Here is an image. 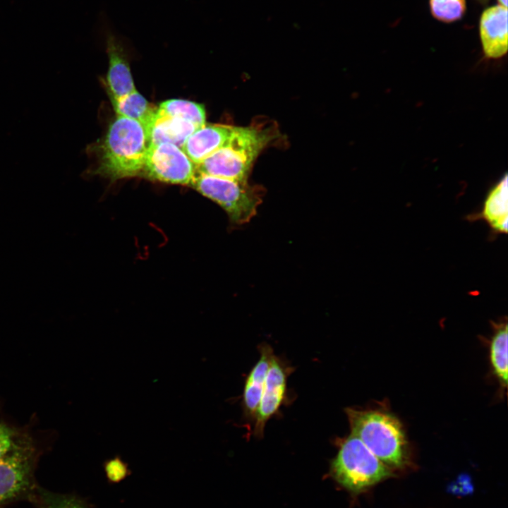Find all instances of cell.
I'll use <instances>...</instances> for the list:
<instances>
[{
  "label": "cell",
  "instance_id": "1",
  "mask_svg": "<svg viewBox=\"0 0 508 508\" xmlns=\"http://www.w3.org/2000/svg\"><path fill=\"white\" fill-rule=\"evenodd\" d=\"M275 136L270 126H234L224 145L195 164V171L247 181L254 161Z\"/></svg>",
  "mask_w": 508,
  "mask_h": 508
},
{
  "label": "cell",
  "instance_id": "2",
  "mask_svg": "<svg viewBox=\"0 0 508 508\" xmlns=\"http://www.w3.org/2000/svg\"><path fill=\"white\" fill-rule=\"evenodd\" d=\"M147 146L143 126L117 116L110 124L102 145L96 174L111 181L140 176Z\"/></svg>",
  "mask_w": 508,
  "mask_h": 508
},
{
  "label": "cell",
  "instance_id": "3",
  "mask_svg": "<svg viewBox=\"0 0 508 508\" xmlns=\"http://www.w3.org/2000/svg\"><path fill=\"white\" fill-rule=\"evenodd\" d=\"M351 433L387 466L400 468L408 460V445L399 421L380 410L345 409Z\"/></svg>",
  "mask_w": 508,
  "mask_h": 508
},
{
  "label": "cell",
  "instance_id": "4",
  "mask_svg": "<svg viewBox=\"0 0 508 508\" xmlns=\"http://www.w3.org/2000/svg\"><path fill=\"white\" fill-rule=\"evenodd\" d=\"M337 441L339 450L331 464L334 478L346 489L358 492L390 475L384 464L356 436Z\"/></svg>",
  "mask_w": 508,
  "mask_h": 508
},
{
  "label": "cell",
  "instance_id": "5",
  "mask_svg": "<svg viewBox=\"0 0 508 508\" xmlns=\"http://www.w3.org/2000/svg\"><path fill=\"white\" fill-rule=\"evenodd\" d=\"M202 195L217 203L233 224L248 223L256 214L264 190L247 181L217 177L195 171L190 183Z\"/></svg>",
  "mask_w": 508,
  "mask_h": 508
},
{
  "label": "cell",
  "instance_id": "6",
  "mask_svg": "<svg viewBox=\"0 0 508 508\" xmlns=\"http://www.w3.org/2000/svg\"><path fill=\"white\" fill-rule=\"evenodd\" d=\"M35 449L30 436L24 434L0 459V506L26 492L32 480Z\"/></svg>",
  "mask_w": 508,
  "mask_h": 508
},
{
  "label": "cell",
  "instance_id": "7",
  "mask_svg": "<svg viewBox=\"0 0 508 508\" xmlns=\"http://www.w3.org/2000/svg\"><path fill=\"white\" fill-rule=\"evenodd\" d=\"M195 164L183 150L173 144L149 145L140 176L171 184L190 185Z\"/></svg>",
  "mask_w": 508,
  "mask_h": 508
},
{
  "label": "cell",
  "instance_id": "8",
  "mask_svg": "<svg viewBox=\"0 0 508 508\" xmlns=\"http://www.w3.org/2000/svg\"><path fill=\"white\" fill-rule=\"evenodd\" d=\"M289 367L274 355L269 367L263 392L255 417L253 435L260 437L265 425L282 406L286 396V382Z\"/></svg>",
  "mask_w": 508,
  "mask_h": 508
},
{
  "label": "cell",
  "instance_id": "9",
  "mask_svg": "<svg viewBox=\"0 0 508 508\" xmlns=\"http://www.w3.org/2000/svg\"><path fill=\"white\" fill-rule=\"evenodd\" d=\"M485 56L498 59L507 52V8L496 5L484 10L479 23Z\"/></svg>",
  "mask_w": 508,
  "mask_h": 508
},
{
  "label": "cell",
  "instance_id": "10",
  "mask_svg": "<svg viewBox=\"0 0 508 508\" xmlns=\"http://www.w3.org/2000/svg\"><path fill=\"white\" fill-rule=\"evenodd\" d=\"M107 52L109 58L107 83L113 99H120L135 90L127 54L123 44L113 33L108 32L106 37Z\"/></svg>",
  "mask_w": 508,
  "mask_h": 508
},
{
  "label": "cell",
  "instance_id": "11",
  "mask_svg": "<svg viewBox=\"0 0 508 508\" xmlns=\"http://www.w3.org/2000/svg\"><path fill=\"white\" fill-rule=\"evenodd\" d=\"M234 126L205 124L186 140L182 150L197 164L224 145Z\"/></svg>",
  "mask_w": 508,
  "mask_h": 508
},
{
  "label": "cell",
  "instance_id": "12",
  "mask_svg": "<svg viewBox=\"0 0 508 508\" xmlns=\"http://www.w3.org/2000/svg\"><path fill=\"white\" fill-rule=\"evenodd\" d=\"M198 128L187 121L164 114L157 110L145 131L148 146L170 143L182 149L186 140Z\"/></svg>",
  "mask_w": 508,
  "mask_h": 508
},
{
  "label": "cell",
  "instance_id": "13",
  "mask_svg": "<svg viewBox=\"0 0 508 508\" xmlns=\"http://www.w3.org/2000/svg\"><path fill=\"white\" fill-rule=\"evenodd\" d=\"M260 357L250 371L243 388V406L245 414L253 418L260 402L265 382L269 367L274 356V352L269 344H260Z\"/></svg>",
  "mask_w": 508,
  "mask_h": 508
},
{
  "label": "cell",
  "instance_id": "14",
  "mask_svg": "<svg viewBox=\"0 0 508 508\" xmlns=\"http://www.w3.org/2000/svg\"><path fill=\"white\" fill-rule=\"evenodd\" d=\"M470 220L484 219L490 226L492 232L506 234L507 232V176L490 190L484 202L482 210L474 215H469Z\"/></svg>",
  "mask_w": 508,
  "mask_h": 508
},
{
  "label": "cell",
  "instance_id": "15",
  "mask_svg": "<svg viewBox=\"0 0 508 508\" xmlns=\"http://www.w3.org/2000/svg\"><path fill=\"white\" fill-rule=\"evenodd\" d=\"M112 103L117 116L134 120L144 129L157 110V107L149 103L136 90L123 97L112 99Z\"/></svg>",
  "mask_w": 508,
  "mask_h": 508
},
{
  "label": "cell",
  "instance_id": "16",
  "mask_svg": "<svg viewBox=\"0 0 508 508\" xmlns=\"http://www.w3.org/2000/svg\"><path fill=\"white\" fill-rule=\"evenodd\" d=\"M494 333L490 343V359L492 370L501 384H507V322H492Z\"/></svg>",
  "mask_w": 508,
  "mask_h": 508
},
{
  "label": "cell",
  "instance_id": "17",
  "mask_svg": "<svg viewBox=\"0 0 508 508\" xmlns=\"http://www.w3.org/2000/svg\"><path fill=\"white\" fill-rule=\"evenodd\" d=\"M157 110L164 114L187 121L198 128L206 124L204 106L194 102L179 99H169L162 102Z\"/></svg>",
  "mask_w": 508,
  "mask_h": 508
},
{
  "label": "cell",
  "instance_id": "18",
  "mask_svg": "<svg viewBox=\"0 0 508 508\" xmlns=\"http://www.w3.org/2000/svg\"><path fill=\"white\" fill-rule=\"evenodd\" d=\"M433 16L443 23L460 20L466 8V0H429Z\"/></svg>",
  "mask_w": 508,
  "mask_h": 508
},
{
  "label": "cell",
  "instance_id": "19",
  "mask_svg": "<svg viewBox=\"0 0 508 508\" xmlns=\"http://www.w3.org/2000/svg\"><path fill=\"white\" fill-rule=\"evenodd\" d=\"M40 508H87L75 497L42 492Z\"/></svg>",
  "mask_w": 508,
  "mask_h": 508
},
{
  "label": "cell",
  "instance_id": "20",
  "mask_svg": "<svg viewBox=\"0 0 508 508\" xmlns=\"http://www.w3.org/2000/svg\"><path fill=\"white\" fill-rule=\"evenodd\" d=\"M25 433L5 423H0V459L6 454Z\"/></svg>",
  "mask_w": 508,
  "mask_h": 508
},
{
  "label": "cell",
  "instance_id": "21",
  "mask_svg": "<svg viewBox=\"0 0 508 508\" xmlns=\"http://www.w3.org/2000/svg\"><path fill=\"white\" fill-rule=\"evenodd\" d=\"M105 471L108 478L113 482L120 481L128 473L127 465L119 457H115L106 462Z\"/></svg>",
  "mask_w": 508,
  "mask_h": 508
},
{
  "label": "cell",
  "instance_id": "22",
  "mask_svg": "<svg viewBox=\"0 0 508 508\" xmlns=\"http://www.w3.org/2000/svg\"><path fill=\"white\" fill-rule=\"evenodd\" d=\"M497 1L500 4V5L507 8V0H497Z\"/></svg>",
  "mask_w": 508,
  "mask_h": 508
}]
</instances>
